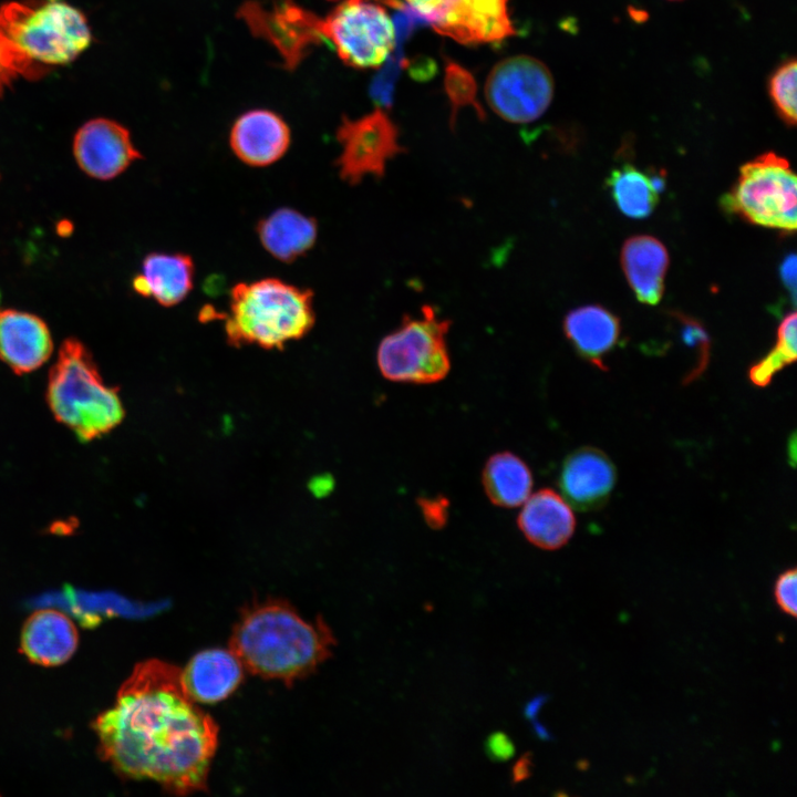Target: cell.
<instances>
[{"instance_id":"cell-1","label":"cell","mask_w":797,"mask_h":797,"mask_svg":"<svg viewBox=\"0 0 797 797\" xmlns=\"http://www.w3.org/2000/svg\"><path fill=\"white\" fill-rule=\"evenodd\" d=\"M94 728L101 755L124 777L153 780L177 795L207 788L218 726L187 695L175 665H136Z\"/></svg>"},{"instance_id":"cell-2","label":"cell","mask_w":797,"mask_h":797,"mask_svg":"<svg viewBox=\"0 0 797 797\" xmlns=\"http://www.w3.org/2000/svg\"><path fill=\"white\" fill-rule=\"evenodd\" d=\"M85 15L60 1L0 7V95L19 80H40L74 61L91 43Z\"/></svg>"},{"instance_id":"cell-3","label":"cell","mask_w":797,"mask_h":797,"mask_svg":"<svg viewBox=\"0 0 797 797\" xmlns=\"http://www.w3.org/2000/svg\"><path fill=\"white\" fill-rule=\"evenodd\" d=\"M334 644L322 620L307 621L278 600L258 602L242 611L229 640V649L244 669L286 683L312 673Z\"/></svg>"},{"instance_id":"cell-4","label":"cell","mask_w":797,"mask_h":797,"mask_svg":"<svg viewBox=\"0 0 797 797\" xmlns=\"http://www.w3.org/2000/svg\"><path fill=\"white\" fill-rule=\"evenodd\" d=\"M224 318L230 344L282 349L314 325L313 292L278 278L238 282Z\"/></svg>"},{"instance_id":"cell-5","label":"cell","mask_w":797,"mask_h":797,"mask_svg":"<svg viewBox=\"0 0 797 797\" xmlns=\"http://www.w3.org/2000/svg\"><path fill=\"white\" fill-rule=\"evenodd\" d=\"M45 396L53 416L82 442L111 432L124 417L117 391L104 382L91 353L76 339L61 344Z\"/></svg>"},{"instance_id":"cell-6","label":"cell","mask_w":797,"mask_h":797,"mask_svg":"<svg viewBox=\"0 0 797 797\" xmlns=\"http://www.w3.org/2000/svg\"><path fill=\"white\" fill-rule=\"evenodd\" d=\"M721 205L726 213L753 225L794 232L797 226V182L789 162L767 152L745 163Z\"/></svg>"},{"instance_id":"cell-7","label":"cell","mask_w":797,"mask_h":797,"mask_svg":"<svg viewBox=\"0 0 797 797\" xmlns=\"http://www.w3.org/2000/svg\"><path fill=\"white\" fill-rule=\"evenodd\" d=\"M451 321L424 306L420 317L406 315L401 325L385 335L376 351L382 375L394 382L428 384L448 374L451 358L446 335Z\"/></svg>"},{"instance_id":"cell-8","label":"cell","mask_w":797,"mask_h":797,"mask_svg":"<svg viewBox=\"0 0 797 797\" xmlns=\"http://www.w3.org/2000/svg\"><path fill=\"white\" fill-rule=\"evenodd\" d=\"M374 1L343 0L325 18L319 17L320 44H330L351 68H379L395 45L394 23Z\"/></svg>"},{"instance_id":"cell-9","label":"cell","mask_w":797,"mask_h":797,"mask_svg":"<svg viewBox=\"0 0 797 797\" xmlns=\"http://www.w3.org/2000/svg\"><path fill=\"white\" fill-rule=\"evenodd\" d=\"M555 92L550 70L530 55H515L498 62L485 83L489 107L509 123L527 124L549 107Z\"/></svg>"},{"instance_id":"cell-10","label":"cell","mask_w":797,"mask_h":797,"mask_svg":"<svg viewBox=\"0 0 797 797\" xmlns=\"http://www.w3.org/2000/svg\"><path fill=\"white\" fill-rule=\"evenodd\" d=\"M337 139L341 146L338 173L352 186L365 177H383L389 161L405 151L398 141L397 126L381 107L354 120L343 116Z\"/></svg>"},{"instance_id":"cell-11","label":"cell","mask_w":797,"mask_h":797,"mask_svg":"<svg viewBox=\"0 0 797 797\" xmlns=\"http://www.w3.org/2000/svg\"><path fill=\"white\" fill-rule=\"evenodd\" d=\"M238 18L252 35L276 49L286 70H294L319 45L314 33L317 14L296 0H272L268 4L248 0L239 7Z\"/></svg>"},{"instance_id":"cell-12","label":"cell","mask_w":797,"mask_h":797,"mask_svg":"<svg viewBox=\"0 0 797 797\" xmlns=\"http://www.w3.org/2000/svg\"><path fill=\"white\" fill-rule=\"evenodd\" d=\"M80 168L91 177L112 179L142 157L126 127L110 118H93L82 125L73 141Z\"/></svg>"},{"instance_id":"cell-13","label":"cell","mask_w":797,"mask_h":797,"mask_svg":"<svg viewBox=\"0 0 797 797\" xmlns=\"http://www.w3.org/2000/svg\"><path fill=\"white\" fill-rule=\"evenodd\" d=\"M615 482L614 464L603 451L592 446L570 453L558 477L561 496L581 511L601 508L610 498Z\"/></svg>"},{"instance_id":"cell-14","label":"cell","mask_w":797,"mask_h":797,"mask_svg":"<svg viewBox=\"0 0 797 797\" xmlns=\"http://www.w3.org/2000/svg\"><path fill=\"white\" fill-rule=\"evenodd\" d=\"M291 131L277 113L256 108L234 122L229 145L232 153L248 166L265 167L278 162L289 149Z\"/></svg>"},{"instance_id":"cell-15","label":"cell","mask_w":797,"mask_h":797,"mask_svg":"<svg viewBox=\"0 0 797 797\" xmlns=\"http://www.w3.org/2000/svg\"><path fill=\"white\" fill-rule=\"evenodd\" d=\"M53 342L35 314L0 309V360L18 374L39 369L51 356Z\"/></svg>"},{"instance_id":"cell-16","label":"cell","mask_w":797,"mask_h":797,"mask_svg":"<svg viewBox=\"0 0 797 797\" xmlns=\"http://www.w3.org/2000/svg\"><path fill=\"white\" fill-rule=\"evenodd\" d=\"M507 3L508 0H457L433 28L462 44L499 42L515 34Z\"/></svg>"},{"instance_id":"cell-17","label":"cell","mask_w":797,"mask_h":797,"mask_svg":"<svg viewBox=\"0 0 797 797\" xmlns=\"http://www.w3.org/2000/svg\"><path fill=\"white\" fill-rule=\"evenodd\" d=\"M517 524L529 542L545 550H556L572 537L576 517L560 494L544 488L525 500Z\"/></svg>"},{"instance_id":"cell-18","label":"cell","mask_w":797,"mask_h":797,"mask_svg":"<svg viewBox=\"0 0 797 797\" xmlns=\"http://www.w3.org/2000/svg\"><path fill=\"white\" fill-rule=\"evenodd\" d=\"M242 677L244 666L230 649L201 651L180 670L183 687L196 703L211 704L227 698Z\"/></svg>"},{"instance_id":"cell-19","label":"cell","mask_w":797,"mask_h":797,"mask_svg":"<svg viewBox=\"0 0 797 797\" xmlns=\"http://www.w3.org/2000/svg\"><path fill=\"white\" fill-rule=\"evenodd\" d=\"M195 263L180 252H151L142 261L141 272L133 278L136 293L154 299L163 307L184 301L194 287Z\"/></svg>"},{"instance_id":"cell-20","label":"cell","mask_w":797,"mask_h":797,"mask_svg":"<svg viewBox=\"0 0 797 797\" xmlns=\"http://www.w3.org/2000/svg\"><path fill=\"white\" fill-rule=\"evenodd\" d=\"M621 267L636 299L645 304H658L664 292L669 268V252L655 237L636 235L628 238L621 248Z\"/></svg>"},{"instance_id":"cell-21","label":"cell","mask_w":797,"mask_h":797,"mask_svg":"<svg viewBox=\"0 0 797 797\" xmlns=\"http://www.w3.org/2000/svg\"><path fill=\"white\" fill-rule=\"evenodd\" d=\"M563 331L576 352L605 371L604 358L618 345L621 327L618 317L600 304L578 307L563 319Z\"/></svg>"},{"instance_id":"cell-22","label":"cell","mask_w":797,"mask_h":797,"mask_svg":"<svg viewBox=\"0 0 797 797\" xmlns=\"http://www.w3.org/2000/svg\"><path fill=\"white\" fill-rule=\"evenodd\" d=\"M77 641L73 622L53 609L32 613L21 633V648L27 658L44 666L66 662L76 650Z\"/></svg>"},{"instance_id":"cell-23","label":"cell","mask_w":797,"mask_h":797,"mask_svg":"<svg viewBox=\"0 0 797 797\" xmlns=\"http://www.w3.org/2000/svg\"><path fill=\"white\" fill-rule=\"evenodd\" d=\"M256 231L268 253L290 263L313 248L318 224L314 218L293 208L281 207L260 219Z\"/></svg>"},{"instance_id":"cell-24","label":"cell","mask_w":797,"mask_h":797,"mask_svg":"<svg viewBox=\"0 0 797 797\" xmlns=\"http://www.w3.org/2000/svg\"><path fill=\"white\" fill-rule=\"evenodd\" d=\"M482 482L489 500L505 508L524 504L532 488L529 467L510 452L496 453L488 458L483 468Z\"/></svg>"},{"instance_id":"cell-25","label":"cell","mask_w":797,"mask_h":797,"mask_svg":"<svg viewBox=\"0 0 797 797\" xmlns=\"http://www.w3.org/2000/svg\"><path fill=\"white\" fill-rule=\"evenodd\" d=\"M607 186L619 210L632 219H644L653 213L662 188L659 178L632 164L614 168L607 178Z\"/></svg>"},{"instance_id":"cell-26","label":"cell","mask_w":797,"mask_h":797,"mask_svg":"<svg viewBox=\"0 0 797 797\" xmlns=\"http://www.w3.org/2000/svg\"><path fill=\"white\" fill-rule=\"evenodd\" d=\"M796 322L795 311L786 314L777 329L775 345L764 358L749 368L748 377L754 385L758 387L768 385L777 372L796 361Z\"/></svg>"},{"instance_id":"cell-27","label":"cell","mask_w":797,"mask_h":797,"mask_svg":"<svg viewBox=\"0 0 797 797\" xmlns=\"http://www.w3.org/2000/svg\"><path fill=\"white\" fill-rule=\"evenodd\" d=\"M796 73V59L790 58L772 72L767 82L772 104L777 115L788 126H794L797 117Z\"/></svg>"},{"instance_id":"cell-28","label":"cell","mask_w":797,"mask_h":797,"mask_svg":"<svg viewBox=\"0 0 797 797\" xmlns=\"http://www.w3.org/2000/svg\"><path fill=\"white\" fill-rule=\"evenodd\" d=\"M444 85L452 107V127L455 126L458 110L463 107L472 106L480 120L485 118L484 108L477 101V85L469 71L446 59Z\"/></svg>"},{"instance_id":"cell-29","label":"cell","mask_w":797,"mask_h":797,"mask_svg":"<svg viewBox=\"0 0 797 797\" xmlns=\"http://www.w3.org/2000/svg\"><path fill=\"white\" fill-rule=\"evenodd\" d=\"M774 598L778 608L786 614L797 615V571L786 569L778 575L774 583Z\"/></svg>"},{"instance_id":"cell-30","label":"cell","mask_w":797,"mask_h":797,"mask_svg":"<svg viewBox=\"0 0 797 797\" xmlns=\"http://www.w3.org/2000/svg\"><path fill=\"white\" fill-rule=\"evenodd\" d=\"M404 61L402 53L396 54L391 63L374 79L371 86V95L380 106L389 107L391 105L394 83L400 69L404 66Z\"/></svg>"},{"instance_id":"cell-31","label":"cell","mask_w":797,"mask_h":797,"mask_svg":"<svg viewBox=\"0 0 797 797\" xmlns=\"http://www.w3.org/2000/svg\"><path fill=\"white\" fill-rule=\"evenodd\" d=\"M408 9L421 20L435 24L453 9L457 0H405Z\"/></svg>"},{"instance_id":"cell-32","label":"cell","mask_w":797,"mask_h":797,"mask_svg":"<svg viewBox=\"0 0 797 797\" xmlns=\"http://www.w3.org/2000/svg\"><path fill=\"white\" fill-rule=\"evenodd\" d=\"M418 506L425 519V522L432 528H442L448 516V501L444 497L421 498Z\"/></svg>"},{"instance_id":"cell-33","label":"cell","mask_w":797,"mask_h":797,"mask_svg":"<svg viewBox=\"0 0 797 797\" xmlns=\"http://www.w3.org/2000/svg\"><path fill=\"white\" fill-rule=\"evenodd\" d=\"M486 752L491 759L503 762L514 755L515 747L506 734L498 732L488 737Z\"/></svg>"},{"instance_id":"cell-34","label":"cell","mask_w":797,"mask_h":797,"mask_svg":"<svg viewBox=\"0 0 797 797\" xmlns=\"http://www.w3.org/2000/svg\"><path fill=\"white\" fill-rule=\"evenodd\" d=\"M404 66H406L410 75L416 81L431 80L436 73L435 62L432 59L423 55H417L411 60H405Z\"/></svg>"},{"instance_id":"cell-35","label":"cell","mask_w":797,"mask_h":797,"mask_svg":"<svg viewBox=\"0 0 797 797\" xmlns=\"http://www.w3.org/2000/svg\"><path fill=\"white\" fill-rule=\"evenodd\" d=\"M780 278L783 283L791 293L795 300L796 294V256L794 253L788 255L780 265Z\"/></svg>"},{"instance_id":"cell-36","label":"cell","mask_w":797,"mask_h":797,"mask_svg":"<svg viewBox=\"0 0 797 797\" xmlns=\"http://www.w3.org/2000/svg\"><path fill=\"white\" fill-rule=\"evenodd\" d=\"M530 759L528 756H524L514 768V779L521 780L529 776Z\"/></svg>"},{"instance_id":"cell-37","label":"cell","mask_w":797,"mask_h":797,"mask_svg":"<svg viewBox=\"0 0 797 797\" xmlns=\"http://www.w3.org/2000/svg\"><path fill=\"white\" fill-rule=\"evenodd\" d=\"M670 1H681V0H670Z\"/></svg>"},{"instance_id":"cell-38","label":"cell","mask_w":797,"mask_h":797,"mask_svg":"<svg viewBox=\"0 0 797 797\" xmlns=\"http://www.w3.org/2000/svg\"><path fill=\"white\" fill-rule=\"evenodd\" d=\"M50 1H59V0H50Z\"/></svg>"},{"instance_id":"cell-39","label":"cell","mask_w":797,"mask_h":797,"mask_svg":"<svg viewBox=\"0 0 797 797\" xmlns=\"http://www.w3.org/2000/svg\"><path fill=\"white\" fill-rule=\"evenodd\" d=\"M329 1H337V0H329Z\"/></svg>"}]
</instances>
